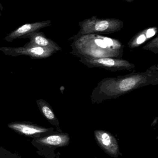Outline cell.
<instances>
[{"instance_id": "obj_1", "label": "cell", "mask_w": 158, "mask_h": 158, "mask_svg": "<svg viewBox=\"0 0 158 158\" xmlns=\"http://www.w3.org/2000/svg\"><path fill=\"white\" fill-rule=\"evenodd\" d=\"M0 51L6 55L12 57L19 56H27L32 59H44L51 56L56 51L51 49H46L35 45L25 44L22 47H2Z\"/></svg>"}, {"instance_id": "obj_2", "label": "cell", "mask_w": 158, "mask_h": 158, "mask_svg": "<svg viewBox=\"0 0 158 158\" xmlns=\"http://www.w3.org/2000/svg\"><path fill=\"white\" fill-rule=\"evenodd\" d=\"M8 128L19 134L29 137H38L47 133L50 129L29 122H15L8 123Z\"/></svg>"}, {"instance_id": "obj_3", "label": "cell", "mask_w": 158, "mask_h": 158, "mask_svg": "<svg viewBox=\"0 0 158 158\" xmlns=\"http://www.w3.org/2000/svg\"><path fill=\"white\" fill-rule=\"evenodd\" d=\"M51 21L47 20L24 24L7 34L5 37L4 40L8 42H12L16 39H23L30 33L39 31L41 29L48 27Z\"/></svg>"}, {"instance_id": "obj_4", "label": "cell", "mask_w": 158, "mask_h": 158, "mask_svg": "<svg viewBox=\"0 0 158 158\" xmlns=\"http://www.w3.org/2000/svg\"><path fill=\"white\" fill-rule=\"evenodd\" d=\"M94 134L98 145L105 152L112 156H117L118 143L117 139L112 134L103 131H95Z\"/></svg>"}, {"instance_id": "obj_5", "label": "cell", "mask_w": 158, "mask_h": 158, "mask_svg": "<svg viewBox=\"0 0 158 158\" xmlns=\"http://www.w3.org/2000/svg\"><path fill=\"white\" fill-rule=\"evenodd\" d=\"M23 39H28L30 40L29 42L26 44L28 45H35L51 49L56 52L61 49L54 42L46 38L43 32L41 31H35L30 33L23 37Z\"/></svg>"}, {"instance_id": "obj_6", "label": "cell", "mask_w": 158, "mask_h": 158, "mask_svg": "<svg viewBox=\"0 0 158 158\" xmlns=\"http://www.w3.org/2000/svg\"><path fill=\"white\" fill-rule=\"evenodd\" d=\"M70 137L67 134H55L35 139L36 143L46 146L61 147L69 144Z\"/></svg>"}, {"instance_id": "obj_7", "label": "cell", "mask_w": 158, "mask_h": 158, "mask_svg": "<svg viewBox=\"0 0 158 158\" xmlns=\"http://www.w3.org/2000/svg\"><path fill=\"white\" fill-rule=\"evenodd\" d=\"M36 102L43 116L52 124H57L58 121L50 105L43 99H38Z\"/></svg>"}, {"instance_id": "obj_8", "label": "cell", "mask_w": 158, "mask_h": 158, "mask_svg": "<svg viewBox=\"0 0 158 158\" xmlns=\"http://www.w3.org/2000/svg\"><path fill=\"white\" fill-rule=\"evenodd\" d=\"M138 80L134 78H129L122 80L120 83L119 87L122 91H129L135 86Z\"/></svg>"}, {"instance_id": "obj_9", "label": "cell", "mask_w": 158, "mask_h": 158, "mask_svg": "<svg viewBox=\"0 0 158 158\" xmlns=\"http://www.w3.org/2000/svg\"><path fill=\"white\" fill-rule=\"evenodd\" d=\"M97 64L103 65L108 67H112L117 65L118 64L117 60H113L110 58H100L94 61Z\"/></svg>"}, {"instance_id": "obj_10", "label": "cell", "mask_w": 158, "mask_h": 158, "mask_svg": "<svg viewBox=\"0 0 158 158\" xmlns=\"http://www.w3.org/2000/svg\"><path fill=\"white\" fill-rule=\"evenodd\" d=\"M109 26L108 21L106 20L101 21L96 23L95 26V30L98 31H103L107 29Z\"/></svg>"}, {"instance_id": "obj_11", "label": "cell", "mask_w": 158, "mask_h": 158, "mask_svg": "<svg viewBox=\"0 0 158 158\" xmlns=\"http://www.w3.org/2000/svg\"><path fill=\"white\" fill-rule=\"evenodd\" d=\"M95 41L96 44L101 48H106L107 47L103 40H100V39H96Z\"/></svg>"}, {"instance_id": "obj_12", "label": "cell", "mask_w": 158, "mask_h": 158, "mask_svg": "<svg viewBox=\"0 0 158 158\" xmlns=\"http://www.w3.org/2000/svg\"><path fill=\"white\" fill-rule=\"evenodd\" d=\"M146 38L144 34H142L138 37L136 42H137V44H141L146 40Z\"/></svg>"}, {"instance_id": "obj_13", "label": "cell", "mask_w": 158, "mask_h": 158, "mask_svg": "<svg viewBox=\"0 0 158 158\" xmlns=\"http://www.w3.org/2000/svg\"><path fill=\"white\" fill-rule=\"evenodd\" d=\"M156 34V31L154 29H149L147 32V38H150L153 37Z\"/></svg>"}, {"instance_id": "obj_14", "label": "cell", "mask_w": 158, "mask_h": 158, "mask_svg": "<svg viewBox=\"0 0 158 158\" xmlns=\"http://www.w3.org/2000/svg\"><path fill=\"white\" fill-rule=\"evenodd\" d=\"M103 40L105 42L107 46H111L113 45V40L109 38H105Z\"/></svg>"}, {"instance_id": "obj_15", "label": "cell", "mask_w": 158, "mask_h": 158, "mask_svg": "<svg viewBox=\"0 0 158 158\" xmlns=\"http://www.w3.org/2000/svg\"><path fill=\"white\" fill-rule=\"evenodd\" d=\"M2 15V13L0 12V17H1V16Z\"/></svg>"}]
</instances>
